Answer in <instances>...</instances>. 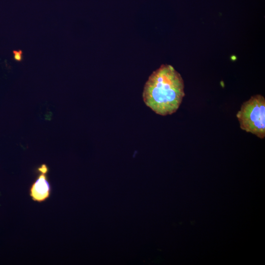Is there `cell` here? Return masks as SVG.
Here are the masks:
<instances>
[{"mask_svg":"<svg viewBox=\"0 0 265 265\" xmlns=\"http://www.w3.org/2000/svg\"><path fill=\"white\" fill-rule=\"evenodd\" d=\"M237 117L241 130L260 138L265 137V99L260 94L243 103Z\"/></svg>","mask_w":265,"mask_h":265,"instance_id":"cell-2","label":"cell"},{"mask_svg":"<svg viewBox=\"0 0 265 265\" xmlns=\"http://www.w3.org/2000/svg\"><path fill=\"white\" fill-rule=\"evenodd\" d=\"M14 58L17 61H21L23 59L22 51H13Z\"/></svg>","mask_w":265,"mask_h":265,"instance_id":"cell-4","label":"cell"},{"mask_svg":"<svg viewBox=\"0 0 265 265\" xmlns=\"http://www.w3.org/2000/svg\"><path fill=\"white\" fill-rule=\"evenodd\" d=\"M185 96L184 82L181 75L168 64L161 65L151 74L142 94L145 105L162 116L175 113Z\"/></svg>","mask_w":265,"mask_h":265,"instance_id":"cell-1","label":"cell"},{"mask_svg":"<svg viewBox=\"0 0 265 265\" xmlns=\"http://www.w3.org/2000/svg\"><path fill=\"white\" fill-rule=\"evenodd\" d=\"M38 171L40 174L31 187L30 195L34 201L42 202L50 194L51 186L46 175L48 168L46 164H42L38 168Z\"/></svg>","mask_w":265,"mask_h":265,"instance_id":"cell-3","label":"cell"}]
</instances>
